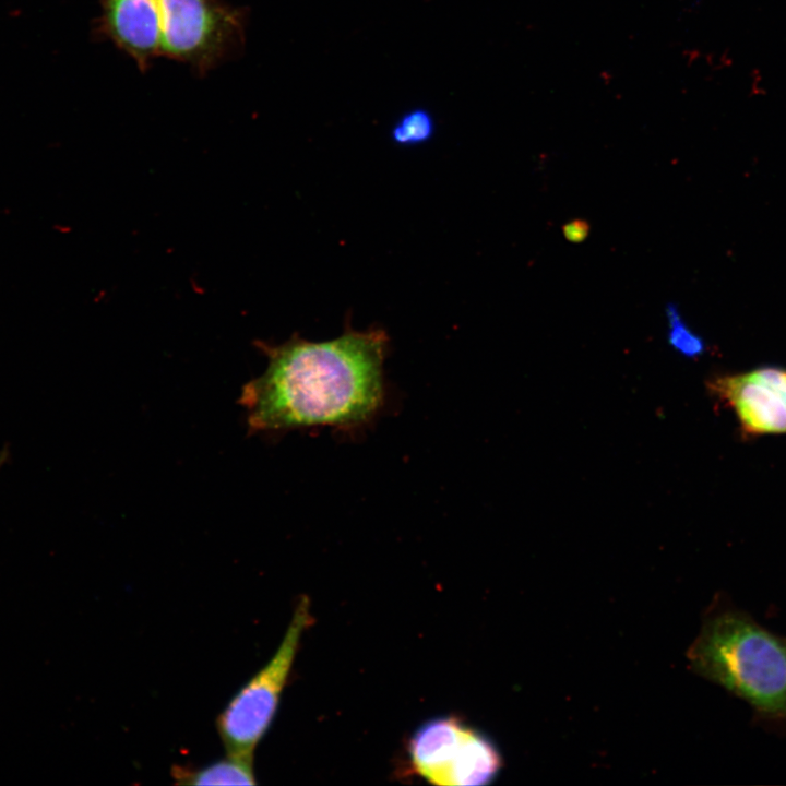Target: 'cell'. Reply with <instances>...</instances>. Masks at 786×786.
I'll return each mask as SVG.
<instances>
[{"label": "cell", "mask_w": 786, "mask_h": 786, "mask_svg": "<svg viewBox=\"0 0 786 786\" xmlns=\"http://www.w3.org/2000/svg\"><path fill=\"white\" fill-rule=\"evenodd\" d=\"M416 772L439 786L488 784L501 766L495 746L455 717H439L420 726L410 739Z\"/></svg>", "instance_id": "cell-5"}, {"label": "cell", "mask_w": 786, "mask_h": 786, "mask_svg": "<svg viewBox=\"0 0 786 786\" xmlns=\"http://www.w3.org/2000/svg\"><path fill=\"white\" fill-rule=\"evenodd\" d=\"M711 388L731 405L750 433H786V404L749 373L716 378Z\"/></svg>", "instance_id": "cell-7"}, {"label": "cell", "mask_w": 786, "mask_h": 786, "mask_svg": "<svg viewBox=\"0 0 786 786\" xmlns=\"http://www.w3.org/2000/svg\"><path fill=\"white\" fill-rule=\"evenodd\" d=\"M8 455H9V453H8L7 449H4V450L0 453V468H1V466L3 465V463L5 462Z\"/></svg>", "instance_id": "cell-13"}, {"label": "cell", "mask_w": 786, "mask_h": 786, "mask_svg": "<svg viewBox=\"0 0 786 786\" xmlns=\"http://www.w3.org/2000/svg\"><path fill=\"white\" fill-rule=\"evenodd\" d=\"M159 56L199 76L243 52L249 10L224 0H158Z\"/></svg>", "instance_id": "cell-3"}, {"label": "cell", "mask_w": 786, "mask_h": 786, "mask_svg": "<svg viewBox=\"0 0 786 786\" xmlns=\"http://www.w3.org/2000/svg\"><path fill=\"white\" fill-rule=\"evenodd\" d=\"M253 760L226 754L224 759L196 770L175 766L172 777L178 785H255Z\"/></svg>", "instance_id": "cell-8"}, {"label": "cell", "mask_w": 786, "mask_h": 786, "mask_svg": "<svg viewBox=\"0 0 786 786\" xmlns=\"http://www.w3.org/2000/svg\"><path fill=\"white\" fill-rule=\"evenodd\" d=\"M591 226L586 219L574 218L562 225V234L571 243H581L590 235Z\"/></svg>", "instance_id": "cell-12"}, {"label": "cell", "mask_w": 786, "mask_h": 786, "mask_svg": "<svg viewBox=\"0 0 786 786\" xmlns=\"http://www.w3.org/2000/svg\"><path fill=\"white\" fill-rule=\"evenodd\" d=\"M434 132L432 115L424 108H414L396 120L391 129V139L400 146H416L431 140Z\"/></svg>", "instance_id": "cell-9"}, {"label": "cell", "mask_w": 786, "mask_h": 786, "mask_svg": "<svg viewBox=\"0 0 786 786\" xmlns=\"http://www.w3.org/2000/svg\"><path fill=\"white\" fill-rule=\"evenodd\" d=\"M749 374L774 390L786 404V369L766 366L758 368Z\"/></svg>", "instance_id": "cell-11"}, {"label": "cell", "mask_w": 786, "mask_h": 786, "mask_svg": "<svg viewBox=\"0 0 786 786\" xmlns=\"http://www.w3.org/2000/svg\"><path fill=\"white\" fill-rule=\"evenodd\" d=\"M688 658L698 674L771 716H786V643L749 617L724 611L705 621Z\"/></svg>", "instance_id": "cell-2"}, {"label": "cell", "mask_w": 786, "mask_h": 786, "mask_svg": "<svg viewBox=\"0 0 786 786\" xmlns=\"http://www.w3.org/2000/svg\"><path fill=\"white\" fill-rule=\"evenodd\" d=\"M381 329L350 326L336 338L310 342L294 335L281 345L260 342L269 364L242 388L239 404L251 431L311 426L357 427L384 402Z\"/></svg>", "instance_id": "cell-1"}, {"label": "cell", "mask_w": 786, "mask_h": 786, "mask_svg": "<svg viewBox=\"0 0 786 786\" xmlns=\"http://www.w3.org/2000/svg\"><path fill=\"white\" fill-rule=\"evenodd\" d=\"M665 312L669 326L668 343L670 346L688 358H695L702 355L705 352L706 345L683 321L678 306L674 302H668Z\"/></svg>", "instance_id": "cell-10"}, {"label": "cell", "mask_w": 786, "mask_h": 786, "mask_svg": "<svg viewBox=\"0 0 786 786\" xmlns=\"http://www.w3.org/2000/svg\"><path fill=\"white\" fill-rule=\"evenodd\" d=\"M312 622L310 600L303 595L272 658L217 716L216 728L227 755L254 758L255 747L275 717L301 636Z\"/></svg>", "instance_id": "cell-4"}, {"label": "cell", "mask_w": 786, "mask_h": 786, "mask_svg": "<svg viewBox=\"0 0 786 786\" xmlns=\"http://www.w3.org/2000/svg\"><path fill=\"white\" fill-rule=\"evenodd\" d=\"M99 5L93 36L131 58L140 72L150 70L160 57L158 0H99Z\"/></svg>", "instance_id": "cell-6"}]
</instances>
